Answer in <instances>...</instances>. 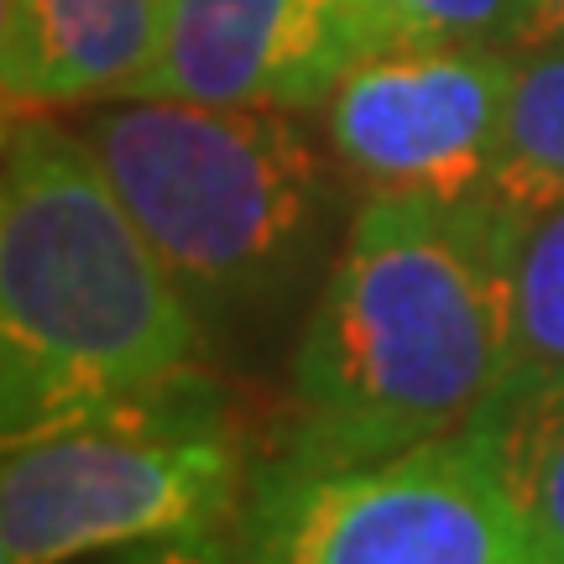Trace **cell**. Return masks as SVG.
<instances>
[{"instance_id":"52a82bcc","label":"cell","mask_w":564,"mask_h":564,"mask_svg":"<svg viewBox=\"0 0 564 564\" xmlns=\"http://www.w3.org/2000/svg\"><path fill=\"white\" fill-rule=\"evenodd\" d=\"M382 47L366 0H167L162 47L131 95L308 110Z\"/></svg>"},{"instance_id":"8992f818","label":"cell","mask_w":564,"mask_h":564,"mask_svg":"<svg viewBox=\"0 0 564 564\" xmlns=\"http://www.w3.org/2000/svg\"><path fill=\"white\" fill-rule=\"evenodd\" d=\"M512 79V47H382L324 100L329 158L366 199L491 194L507 152Z\"/></svg>"},{"instance_id":"ba28073f","label":"cell","mask_w":564,"mask_h":564,"mask_svg":"<svg viewBox=\"0 0 564 564\" xmlns=\"http://www.w3.org/2000/svg\"><path fill=\"white\" fill-rule=\"evenodd\" d=\"M167 0H0L6 110L121 100L162 47Z\"/></svg>"},{"instance_id":"4fadbf2b","label":"cell","mask_w":564,"mask_h":564,"mask_svg":"<svg viewBox=\"0 0 564 564\" xmlns=\"http://www.w3.org/2000/svg\"><path fill=\"white\" fill-rule=\"evenodd\" d=\"M105 564H246L241 554H230L220 533H173V539H147V544H126L116 554H105Z\"/></svg>"},{"instance_id":"3957f363","label":"cell","mask_w":564,"mask_h":564,"mask_svg":"<svg viewBox=\"0 0 564 564\" xmlns=\"http://www.w3.org/2000/svg\"><path fill=\"white\" fill-rule=\"evenodd\" d=\"M209 335L278 314L340 209L299 110L162 95L79 105L74 121Z\"/></svg>"},{"instance_id":"9c48e42d","label":"cell","mask_w":564,"mask_h":564,"mask_svg":"<svg viewBox=\"0 0 564 564\" xmlns=\"http://www.w3.org/2000/svg\"><path fill=\"white\" fill-rule=\"evenodd\" d=\"M460 440L497 470L544 560L564 564V377L507 371Z\"/></svg>"},{"instance_id":"5b68a950","label":"cell","mask_w":564,"mask_h":564,"mask_svg":"<svg viewBox=\"0 0 564 564\" xmlns=\"http://www.w3.org/2000/svg\"><path fill=\"white\" fill-rule=\"evenodd\" d=\"M241 523L246 564H549L460 434L382 460H278L251 481Z\"/></svg>"},{"instance_id":"8fae6325","label":"cell","mask_w":564,"mask_h":564,"mask_svg":"<svg viewBox=\"0 0 564 564\" xmlns=\"http://www.w3.org/2000/svg\"><path fill=\"white\" fill-rule=\"evenodd\" d=\"M491 194L507 204L564 199V47L518 58L507 152Z\"/></svg>"},{"instance_id":"6da1fadb","label":"cell","mask_w":564,"mask_h":564,"mask_svg":"<svg viewBox=\"0 0 564 564\" xmlns=\"http://www.w3.org/2000/svg\"><path fill=\"white\" fill-rule=\"evenodd\" d=\"M507 371L502 199H366L303 324L282 460H382L460 434Z\"/></svg>"},{"instance_id":"7c38bea8","label":"cell","mask_w":564,"mask_h":564,"mask_svg":"<svg viewBox=\"0 0 564 564\" xmlns=\"http://www.w3.org/2000/svg\"><path fill=\"white\" fill-rule=\"evenodd\" d=\"M387 47L465 42V47H512L523 32L528 0H366Z\"/></svg>"},{"instance_id":"30bf717a","label":"cell","mask_w":564,"mask_h":564,"mask_svg":"<svg viewBox=\"0 0 564 564\" xmlns=\"http://www.w3.org/2000/svg\"><path fill=\"white\" fill-rule=\"evenodd\" d=\"M502 251L512 303V371L564 377V199H502Z\"/></svg>"},{"instance_id":"5bb4252c","label":"cell","mask_w":564,"mask_h":564,"mask_svg":"<svg viewBox=\"0 0 564 564\" xmlns=\"http://www.w3.org/2000/svg\"><path fill=\"white\" fill-rule=\"evenodd\" d=\"M544 47H564V0H528L518 53H544Z\"/></svg>"},{"instance_id":"7a4b0ae2","label":"cell","mask_w":564,"mask_h":564,"mask_svg":"<svg viewBox=\"0 0 564 564\" xmlns=\"http://www.w3.org/2000/svg\"><path fill=\"white\" fill-rule=\"evenodd\" d=\"M209 350L158 246L89 141L6 110L0 152V429L6 444L178 382Z\"/></svg>"},{"instance_id":"277c9868","label":"cell","mask_w":564,"mask_h":564,"mask_svg":"<svg viewBox=\"0 0 564 564\" xmlns=\"http://www.w3.org/2000/svg\"><path fill=\"white\" fill-rule=\"evenodd\" d=\"M246 491L225 398L199 371L95 419L6 444L0 564H79L126 544L209 533Z\"/></svg>"}]
</instances>
